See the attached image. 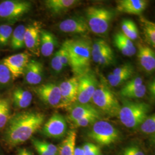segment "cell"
<instances>
[{
  "instance_id": "6da1fadb",
  "label": "cell",
  "mask_w": 155,
  "mask_h": 155,
  "mask_svg": "<svg viewBox=\"0 0 155 155\" xmlns=\"http://www.w3.org/2000/svg\"><path fill=\"white\" fill-rule=\"evenodd\" d=\"M45 121V114L40 112L26 111L18 113L9 118L3 140L11 148L23 144L42 126Z\"/></svg>"
},
{
  "instance_id": "7a4b0ae2",
  "label": "cell",
  "mask_w": 155,
  "mask_h": 155,
  "mask_svg": "<svg viewBox=\"0 0 155 155\" xmlns=\"http://www.w3.org/2000/svg\"><path fill=\"white\" fill-rule=\"evenodd\" d=\"M62 45L68 54L74 77H79L89 72L91 61V41L86 38L71 39L66 40Z\"/></svg>"
},
{
  "instance_id": "3957f363",
  "label": "cell",
  "mask_w": 155,
  "mask_h": 155,
  "mask_svg": "<svg viewBox=\"0 0 155 155\" xmlns=\"http://www.w3.org/2000/svg\"><path fill=\"white\" fill-rule=\"evenodd\" d=\"M150 110V106L145 102L125 101L121 106L118 116L125 127L136 129L148 116Z\"/></svg>"
},
{
  "instance_id": "277c9868",
  "label": "cell",
  "mask_w": 155,
  "mask_h": 155,
  "mask_svg": "<svg viewBox=\"0 0 155 155\" xmlns=\"http://www.w3.org/2000/svg\"><path fill=\"white\" fill-rule=\"evenodd\" d=\"M113 17V12L104 7L90 6L86 11V21L89 29L95 34L107 33Z\"/></svg>"
},
{
  "instance_id": "5b68a950",
  "label": "cell",
  "mask_w": 155,
  "mask_h": 155,
  "mask_svg": "<svg viewBox=\"0 0 155 155\" xmlns=\"http://www.w3.org/2000/svg\"><path fill=\"white\" fill-rule=\"evenodd\" d=\"M91 100L95 105L107 115L118 116L121 105L116 96L104 83H99Z\"/></svg>"
},
{
  "instance_id": "8992f818",
  "label": "cell",
  "mask_w": 155,
  "mask_h": 155,
  "mask_svg": "<svg viewBox=\"0 0 155 155\" xmlns=\"http://www.w3.org/2000/svg\"><path fill=\"white\" fill-rule=\"evenodd\" d=\"M87 136L95 143L102 146L114 144L120 139V132L110 122L97 120L94 122Z\"/></svg>"
},
{
  "instance_id": "52a82bcc",
  "label": "cell",
  "mask_w": 155,
  "mask_h": 155,
  "mask_svg": "<svg viewBox=\"0 0 155 155\" xmlns=\"http://www.w3.org/2000/svg\"><path fill=\"white\" fill-rule=\"evenodd\" d=\"M31 8V3L27 1H4L0 3V18L9 21H16L28 13Z\"/></svg>"
},
{
  "instance_id": "ba28073f",
  "label": "cell",
  "mask_w": 155,
  "mask_h": 155,
  "mask_svg": "<svg viewBox=\"0 0 155 155\" xmlns=\"http://www.w3.org/2000/svg\"><path fill=\"white\" fill-rule=\"evenodd\" d=\"M99 84L96 75L91 70L78 77L77 100L79 104H88L92 100L94 92Z\"/></svg>"
},
{
  "instance_id": "9c48e42d",
  "label": "cell",
  "mask_w": 155,
  "mask_h": 155,
  "mask_svg": "<svg viewBox=\"0 0 155 155\" xmlns=\"http://www.w3.org/2000/svg\"><path fill=\"white\" fill-rule=\"evenodd\" d=\"M34 91L45 104L61 108V97L59 85L54 83H45L35 87Z\"/></svg>"
},
{
  "instance_id": "30bf717a",
  "label": "cell",
  "mask_w": 155,
  "mask_h": 155,
  "mask_svg": "<svg viewBox=\"0 0 155 155\" xmlns=\"http://www.w3.org/2000/svg\"><path fill=\"white\" fill-rule=\"evenodd\" d=\"M67 133L66 121L64 117L58 113L51 117L42 129V133L51 139H61L66 135Z\"/></svg>"
},
{
  "instance_id": "8fae6325",
  "label": "cell",
  "mask_w": 155,
  "mask_h": 155,
  "mask_svg": "<svg viewBox=\"0 0 155 155\" xmlns=\"http://www.w3.org/2000/svg\"><path fill=\"white\" fill-rule=\"evenodd\" d=\"M29 61V55L24 52L8 56L3 60L2 63L8 69L11 74L12 79L14 80L24 74Z\"/></svg>"
},
{
  "instance_id": "7c38bea8",
  "label": "cell",
  "mask_w": 155,
  "mask_h": 155,
  "mask_svg": "<svg viewBox=\"0 0 155 155\" xmlns=\"http://www.w3.org/2000/svg\"><path fill=\"white\" fill-rule=\"evenodd\" d=\"M61 97V108L69 107L77 100L78 77H73L62 82L59 85Z\"/></svg>"
},
{
  "instance_id": "4fadbf2b",
  "label": "cell",
  "mask_w": 155,
  "mask_h": 155,
  "mask_svg": "<svg viewBox=\"0 0 155 155\" xmlns=\"http://www.w3.org/2000/svg\"><path fill=\"white\" fill-rule=\"evenodd\" d=\"M41 26L39 22H34L25 28L24 45L28 50L36 55L40 54Z\"/></svg>"
},
{
  "instance_id": "5bb4252c",
  "label": "cell",
  "mask_w": 155,
  "mask_h": 155,
  "mask_svg": "<svg viewBox=\"0 0 155 155\" xmlns=\"http://www.w3.org/2000/svg\"><path fill=\"white\" fill-rule=\"evenodd\" d=\"M60 31L64 33L86 34L90 31L86 19L75 17L64 20L59 24Z\"/></svg>"
},
{
  "instance_id": "9a60e30c",
  "label": "cell",
  "mask_w": 155,
  "mask_h": 155,
  "mask_svg": "<svg viewBox=\"0 0 155 155\" xmlns=\"http://www.w3.org/2000/svg\"><path fill=\"white\" fill-rule=\"evenodd\" d=\"M89 116L97 117L100 118V111L93 106L88 104H82L78 103V104L72 105L70 107L68 118L72 122Z\"/></svg>"
},
{
  "instance_id": "2e32d148",
  "label": "cell",
  "mask_w": 155,
  "mask_h": 155,
  "mask_svg": "<svg viewBox=\"0 0 155 155\" xmlns=\"http://www.w3.org/2000/svg\"><path fill=\"white\" fill-rule=\"evenodd\" d=\"M24 74L27 83L33 85L39 84L43 77V65L38 61L30 60Z\"/></svg>"
},
{
  "instance_id": "e0dca14e",
  "label": "cell",
  "mask_w": 155,
  "mask_h": 155,
  "mask_svg": "<svg viewBox=\"0 0 155 155\" xmlns=\"http://www.w3.org/2000/svg\"><path fill=\"white\" fill-rule=\"evenodd\" d=\"M148 5L145 0H120L117 2L118 11L127 14L140 15Z\"/></svg>"
},
{
  "instance_id": "ac0fdd59",
  "label": "cell",
  "mask_w": 155,
  "mask_h": 155,
  "mask_svg": "<svg viewBox=\"0 0 155 155\" xmlns=\"http://www.w3.org/2000/svg\"><path fill=\"white\" fill-rule=\"evenodd\" d=\"M137 58L141 66L146 72L152 73L155 71V54L150 47L140 45L138 46Z\"/></svg>"
},
{
  "instance_id": "d6986e66",
  "label": "cell",
  "mask_w": 155,
  "mask_h": 155,
  "mask_svg": "<svg viewBox=\"0 0 155 155\" xmlns=\"http://www.w3.org/2000/svg\"><path fill=\"white\" fill-rule=\"evenodd\" d=\"M58 44L57 39L54 34L45 30L40 31V53L45 57L51 55Z\"/></svg>"
},
{
  "instance_id": "ffe728a7",
  "label": "cell",
  "mask_w": 155,
  "mask_h": 155,
  "mask_svg": "<svg viewBox=\"0 0 155 155\" xmlns=\"http://www.w3.org/2000/svg\"><path fill=\"white\" fill-rule=\"evenodd\" d=\"M114 44L124 55L132 56L137 52L133 41L128 39L121 32L114 35Z\"/></svg>"
},
{
  "instance_id": "44dd1931",
  "label": "cell",
  "mask_w": 155,
  "mask_h": 155,
  "mask_svg": "<svg viewBox=\"0 0 155 155\" xmlns=\"http://www.w3.org/2000/svg\"><path fill=\"white\" fill-rule=\"evenodd\" d=\"M33 99L32 94L28 90L17 87L12 93L14 105L18 108L24 109L31 105Z\"/></svg>"
},
{
  "instance_id": "7402d4cb",
  "label": "cell",
  "mask_w": 155,
  "mask_h": 155,
  "mask_svg": "<svg viewBox=\"0 0 155 155\" xmlns=\"http://www.w3.org/2000/svg\"><path fill=\"white\" fill-rule=\"evenodd\" d=\"M77 0H47L45 1L46 8L54 14H60L77 4Z\"/></svg>"
},
{
  "instance_id": "603a6c76",
  "label": "cell",
  "mask_w": 155,
  "mask_h": 155,
  "mask_svg": "<svg viewBox=\"0 0 155 155\" xmlns=\"http://www.w3.org/2000/svg\"><path fill=\"white\" fill-rule=\"evenodd\" d=\"M77 139V132L74 130H69L66 137L58 148L59 155H74Z\"/></svg>"
},
{
  "instance_id": "cb8c5ba5",
  "label": "cell",
  "mask_w": 155,
  "mask_h": 155,
  "mask_svg": "<svg viewBox=\"0 0 155 155\" xmlns=\"http://www.w3.org/2000/svg\"><path fill=\"white\" fill-rule=\"evenodd\" d=\"M110 45L102 39L95 40L91 47V59L94 63L107 52L111 51Z\"/></svg>"
},
{
  "instance_id": "d4e9b609",
  "label": "cell",
  "mask_w": 155,
  "mask_h": 155,
  "mask_svg": "<svg viewBox=\"0 0 155 155\" xmlns=\"http://www.w3.org/2000/svg\"><path fill=\"white\" fill-rule=\"evenodd\" d=\"M25 28V25H20L13 31L11 39L12 48L13 50H20L25 47L24 33Z\"/></svg>"
},
{
  "instance_id": "484cf974",
  "label": "cell",
  "mask_w": 155,
  "mask_h": 155,
  "mask_svg": "<svg viewBox=\"0 0 155 155\" xmlns=\"http://www.w3.org/2000/svg\"><path fill=\"white\" fill-rule=\"evenodd\" d=\"M141 22L144 31V36L146 42L152 47H155V22L141 17Z\"/></svg>"
},
{
  "instance_id": "4316f807",
  "label": "cell",
  "mask_w": 155,
  "mask_h": 155,
  "mask_svg": "<svg viewBox=\"0 0 155 155\" xmlns=\"http://www.w3.org/2000/svg\"><path fill=\"white\" fill-rule=\"evenodd\" d=\"M122 33L130 40L139 38V31L136 24L130 19H124L121 23Z\"/></svg>"
},
{
  "instance_id": "83f0119b",
  "label": "cell",
  "mask_w": 155,
  "mask_h": 155,
  "mask_svg": "<svg viewBox=\"0 0 155 155\" xmlns=\"http://www.w3.org/2000/svg\"><path fill=\"white\" fill-rule=\"evenodd\" d=\"M134 72V69L119 75L109 74L107 76V81L112 87H117L122 83H125L132 77Z\"/></svg>"
},
{
  "instance_id": "f1b7e54d",
  "label": "cell",
  "mask_w": 155,
  "mask_h": 155,
  "mask_svg": "<svg viewBox=\"0 0 155 155\" xmlns=\"http://www.w3.org/2000/svg\"><path fill=\"white\" fill-rule=\"evenodd\" d=\"M141 132L144 134L150 135L155 139V114H152L147 117L140 126Z\"/></svg>"
},
{
  "instance_id": "f546056e",
  "label": "cell",
  "mask_w": 155,
  "mask_h": 155,
  "mask_svg": "<svg viewBox=\"0 0 155 155\" xmlns=\"http://www.w3.org/2000/svg\"><path fill=\"white\" fill-rule=\"evenodd\" d=\"M10 117V107L8 101L3 99L0 107V129L5 126Z\"/></svg>"
},
{
  "instance_id": "4dcf8cb0",
  "label": "cell",
  "mask_w": 155,
  "mask_h": 155,
  "mask_svg": "<svg viewBox=\"0 0 155 155\" xmlns=\"http://www.w3.org/2000/svg\"><path fill=\"white\" fill-rule=\"evenodd\" d=\"M13 28L11 25L3 24L0 25V45L5 46L11 39Z\"/></svg>"
},
{
  "instance_id": "1f68e13d",
  "label": "cell",
  "mask_w": 155,
  "mask_h": 155,
  "mask_svg": "<svg viewBox=\"0 0 155 155\" xmlns=\"http://www.w3.org/2000/svg\"><path fill=\"white\" fill-rule=\"evenodd\" d=\"M143 84V80L141 78L136 77L131 79L125 84L124 87L120 90V94L122 95L123 94H125L132 90L138 88Z\"/></svg>"
},
{
  "instance_id": "d6a6232c",
  "label": "cell",
  "mask_w": 155,
  "mask_h": 155,
  "mask_svg": "<svg viewBox=\"0 0 155 155\" xmlns=\"http://www.w3.org/2000/svg\"><path fill=\"white\" fill-rule=\"evenodd\" d=\"M147 92V88L146 86L143 84L137 89L132 90L125 94H123L121 95L123 97L127 98H141L143 97L146 94Z\"/></svg>"
},
{
  "instance_id": "836d02e7",
  "label": "cell",
  "mask_w": 155,
  "mask_h": 155,
  "mask_svg": "<svg viewBox=\"0 0 155 155\" xmlns=\"http://www.w3.org/2000/svg\"><path fill=\"white\" fill-rule=\"evenodd\" d=\"M11 79V74L8 69L2 63H0V87L8 84Z\"/></svg>"
},
{
  "instance_id": "e575fe53",
  "label": "cell",
  "mask_w": 155,
  "mask_h": 155,
  "mask_svg": "<svg viewBox=\"0 0 155 155\" xmlns=\"http://www.w3.org/2000/svg\"><path fill=\"white\" fill-rule=\"evenodd\" d=\"M99 119L100 118L98 117L89 116L84 117L72 122L77 127H86L91 124H93L94 122H96L97 120H99Z\"/></svg>"
},
{
  "instance_id": "d590c367",
  "label": "cell",
  "mask_w": 155,
  "mask_h": 155,
  "mask_svg": "<svg viewBox=\"0 0 155 155\" xmlns=\"http://www.w3.org/2000/svg\"><path fill=\"white\" fill-rule=\"evenodd\" d=\"M84 155H100V147L95 144L87 143L82 147Z\"/></svg>"
},
{
  "instance_id": "8d00e7d4",
  "label": "cell",
  "mask_w": 155,
  "mask_h": 155,
  "mask_svg": "<svg viewBox=\"0 0 155 155\" xmlns=\"http://www.w3.org/2000/svg\"><path fill=\"white\" fill-rule=\"evenodd\" d=\"M51 67H52V68L57 73L61 72L64 68V67L61 64V61L59 56V53L58 51L55 53L54 55L51 60Z\"/></svg>"
},
{
  "instance_id": "74e56055",
  "label": "cell",
  "mask_w": 155,
  "mask_h": 155,
  "mask_svg": "<svg viewBox=\"0 0 155 155\" xmlns=\"http://www.w3.org/2000/svg\"><path fill=\"white\" fill-rule=\"evenodd\" d=\"M61 64L64 68L70 66V58L66 49L63 45H61V48L58 50Z\"/></svg>"
},
{
  "instance_id": "f35d334b",
  "label": "cell",
  "mask_w": 155,
  "mask_h": 155,
  "mask_svg": "<svg viewBox=\"0 0 155 155\" xmlns=\"http://www.w3.org/2000/svg\"><path fill=\"white\" fill-rule=\"evenodd\" d=\"M32 143L39 155H54L45 149V147H43L41 144L40 140L36 139H32Z\"/></svg>"
},
{
  "instance_id": "ab89813d",
  "label": "cell",
  "mask_w": 155,
  "mask_h": 155,
  "mask_svg": "<svg viewBox=\"0 0 155 155\" xmlns=\"http://www.w3.org/2000/svg\"><path fill=\"white\" fill-rule=\"evenodd\" d=\"M129 147L132 155H145L143 150H141L138 146L132 145V146H129Z\"/></svg>"
},
{
  "instance_id": "60d3db41",
  "label": "cell",
  "mask_w": 155,
  "mask_h": 155,
  "mask_svg": "<svg viewBox=\"0 0 155 155\" xmlns=\"http://www.w3.org/2000/svg\"><path fill=\"white\" fill-rule=\"evenodd\" d=\"M148 90L150 91V94L153 98H155V81L151 82L148 85Z\"/></svg>"
},
{
  "instance_id": "b9f144b4",
  "label": "cell",
  "mask_w": 155,
  "mask_h": 155,
  "mask_svg": "<svg viewBox=\"0 0 155 155\" xmlns=\"http://www.w3.org/2000/svg\"><path fill=\"white\" fill-rule=\"evenodd\" d=\"M17 155H33V153L26 148H20L18 150Z\"/></svg>"
},
{
  "instance_id": "7bdbcfd3",
  "label": "cell",
  "mask_w": 155,
  "mask_h": 155,
  "mask_svg": "<svg viewBox=\"0 0 155 155\" xmlns=\"http://www.w3.org/2000/svg\"><path fill=\"white\" fill-rule=\"evenodd\" d=\"M74 155H84V150L82 147L75 148L74 152Z\"/></svg>"
},
{
  "instance_id": "ee69618b",
  "label": "cell",
  "mask_w": 155,
  "mask_h": 155,
  "mask_svg": "<svg viewBox=\"0 0 155 155\" xmlns=\"http://www.w3.org/2000/svg\"><path fill=\"white\" fill-rule=\"evenodd\" d=\"M122 155H132L129 147L125 148L124 150H123Z\"/></svg>"
},
{
  "instance_id": "f6af8a7d",
  "label": "cell",
  "mask_w": 155,
  "mask_h": 155,
  "mask_svg": "<svg viewBox=\"0 0 155 155\" xmlns=\"http://www.w3.org/2000/svg\"><path fill=\"white\" fill-rule=\"evenodd\" d=\"M2 100H3V99H0V107H1V105H2Z\"/></svg>"
}]
</instances>
